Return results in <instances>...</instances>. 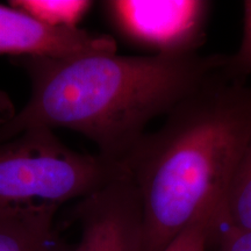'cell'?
Listing matches in <instances>:
<instances>
[{"label":"cell","mask_w":251,"mask_h":251,"mask_svg":"<svg viewBox=\"0 0 251 251\" xmlns=\"http://www.w3.org/2000/svg\"><path fill=\"white\" fill-rule=\"evenodd\" d=\"M212 243V221L202 218L185 229L164 251H207Z\"/></svg>","instance_id":"8fae6325"},{"label":"cell","mask_w":251,"mask_h":251,"mask_svg":"<svg viewBox=\"0 0 251 251\" xmlns=\"http://www.w3.org/2000/svg\"><path fill=\"white\" fill-rule=\"evenodd\" d=\"M72 219L80 229L74 251H141L142 209L129 172L80 199Z\"/></svg>","instance_id":"5b68a950"},{"label":"cell","mask_w":251,"mask_h":251,"mask_svg":"<svg viewBox=\"0 0 251 251\" xmlns=\"http://www.w3.org/2000/svg\"><path fill=\"white\" fill-rule=\"evenodd\" d=\"M215 241L216 251H251V231H226Z\"/></svg>","instance_id":"7c38bea8"},{"label":"cell","mask_w":251,"mask_h":251,"mask_svg":"<svg viewBox=\"0 0 251 251\" xmlns=\"http://www.w3.org/2000/svg\"><path fill=\"white\" fill-rule=\"evenodd\" d=\"M226 231H251V140L212 228V242Z\"/></svg>","instance_id":"ba28073f"},{"label":"cell","mask_w":251,"mask_h":251,"mask_svg":"<svg viewBox=\"0 0 251 251\" xmlns=\"http://www.w3.org/2000/svg\"><path fill=\"white\" fill-rule=\"evenodd\" d=\"M9 5L49 27L78 28V24L93 2L86 0H15Z\"/></svg>","instance_id":"9c48e42d"},{"label":"cell","mask_w":251,"mask_h":251,"mask_svg":"<svg viewBox=\"0 0 251 251\" xmlns=\"http://www.w3.org/2000/svg\"><path fill=\"white\" fill-rule=\"evenodd\" d=\"M250 140L251 85L226 68L144 134L124 161L142 209L141 251H164L202 218L213 228Z\"/></svg>","instance_id":"7a4b0ae2"},{"label":"cell","mask_w":251,"mask_h":251,"mask_svg":"<svg viewBox=\"0 0 251 251\" xmlns=\"http://www.w3.org/2000/svg\"><path fill=\"white\" fill-rule=\"evenodd\" d=\"M128 175L124 162L75 151L46 127L0 142V206L83 199Z\"/></svg>","instance_id":"3957f363"},{"label":"cell","mask_w":251,"mask_h":251,"mask_svg":"<svg viewBox=\"0 0 251 251\" xmlns=\"http://www.w3.org/2000/svg\"><path fill=\"white\" fill-rule=\"evenodd\" d=\"M54 203L0 206V251H74L56 225Z\"/></svg>","instance_id":"52a82bcc"},{"label":"cell","mask_w":251,"mask_h":251,"mask_svg":"<svg viewBox=\"0 0 251 251\" xmlns=\"http://www.w3.org/2000/svg\"><path fill=\"white\" fill-rule=\"evenodd\" d=\"M226 70L238 79L246 80L251 75V0L243 2L242 39L237 51L228 56Z\"/></svg>","instance_id":"30bf717a"},{"label":"cell","mask_w":251,"mask_h":251,"mask_svg":"<svg viewBox=\"0 0 251 251\" xmlns=\"http://www.w3.org/2000/svg\"><path fill=\"white\" fill-rule=\"evenodd\" d=\"M225 55H84L25 57L31 93L0 121V142L28 128H65L93 141L99 153L124 162L153 119L168 115L227 64Z\"/></svg>","instance_id":"6da1fadb"},{"label":"cell","mask_w":251,"mask_h":251,"mask_svg":"<svg viewBox=\"0 0 251 251\" xmlns=\"http://www.w3.org/2000/svg\"><path fill=\"white\" fill-rule=\"evenodd\" d=\"M106 18L121 37L150 55L188 56L205 45L212 2L207 0H111Z\"/></svg>","instance_id":"277c9868"},{"label":"cell","mask_w":251,"mask_h":251,"mask_svg":"<svg viewBox=\"0 0 251 251\" xmlns=\"http://www.w3.org/2000/svg\"><path fill=\"white\" fill-rule=\"evenodd\" d=\"M0 54L24 58L108 55L117 54V42L107 34L49 27L14 6L0 4Z\"/></svg>","instance_id":"8992f818"}]
</instances>
